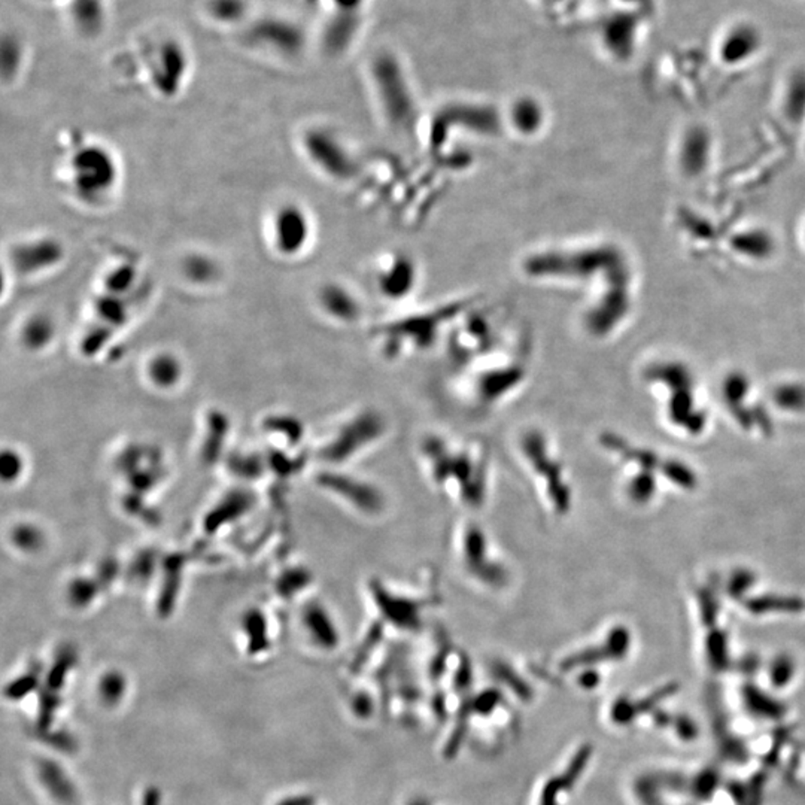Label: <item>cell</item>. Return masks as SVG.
<instances>
[{"instance_id": "cell-1", "label": "cell", "mask_w": 805, "mask_h": 805, "mask_svg": "<svg viewBox=\"0 0 805 805\" xmlns=\"http://www.w3.org/2000/svg\"><path fill=\"white\" fill-rule=\"evenodd\" d=\"M418 462L431 490L462 515L477 516L490 504L494 462L485 439L431 431L418 443Z\"/></svg>"}, {"instance_id": "cell-2", "label": "cell", "mask_w": 805, "mask_h": 805, "mask_svg": "<svg viewBox=\"0 0 805 805\" xmlns=\"http://www.w3.org/2000/svg\"><path fill=\"white\" fill-rule=\"evenodd\" d=\"M362 599L369 614L367 634L384 641L388 632L418 634L430 614L443 604V592L435 573H422L419 581H397L370 574L362 583Z\"/></svg>"}, {"instance_id": "cell-3", "label": "cell", "mask_w": 805, "mask_h": 805, "mask_svg": "<svg viewBox=\"0 0 805 805\" xmlns=\"http://www.w3.org/2000/svg\"><path fill=\"white\" fill-rule=\"evenodd\" d=\"M513 453L541 512L554 521L574 510L576 490L558 440L539 424H526L513 439Z\"/></svg>"}, {"instance_id": "cell-4", "label": "cell", "mask_w": 805, "mask_h": 805, "mask_svg": "<svg viewBox=\"0 0 805 805\" xmlns=\"http://www.w3.org/2000/svg\"><path fill=\"white\" fill-rule=\"evenodd\" d=\"M453 565L475 590L503 595L512 590L515 568L494 535L475 515H462L449 537Z\"/></svg>"}, {"instance_id": "cell-5", "label": "cell", "mask_w": 805, "mask_h": 805, "mask_svg": "<svg viewBox=\"0 0 805 805\" xmlns=\"http://www.w3.org/2000/svg\"><path fill=\"white\" fill-rule=\"evenodd\" d=\"M389 431L388 418L379 409H357L344 418L321 444L320 458L334 468L351 466L379 448Z\"/></svg>"}, {"instance_id": "cell-6", "label": "cell", "mask_w": 805, "mask_h": 805, "mask_svg": "<svg viewBox=\"0 0 805 805\" xmlns=\"http://www.w3.org/2000/svg\"><path fill=\"white\" fill-rule=\"evenodd\" d=\"M525 379L519 364L491 366L475 370L461 388V402L476 417L490 415L501 408Z\"/></svg>"}, {"instance_id": "cell-7", "label": "cell", "mask_w": 805, "mask_h": 805, "mask_svg": "<svg viewBox=\"0 0 805 805\" xmlns=\"http://www.w3.org/2000/svg\"><path fill=\"white\" fill-rule=\"evenodd\" d=\"M318 484L362 519L379 521L388 512V495L371 479L336 468L321 473Z\"/></svg>"}, {"instance_id": "cell-8", "label": "cell", "mask_w": 805, "mask_h": 805, "mask_svg": "<svg viewBox=\"0 0 805 805\" xmlns=\"http://www.w3.org/2000/svg\"><path fill=\"white\" fill-rule=\"evenodd\" d=\"M75 188L84 197L99 199L110 192L118 178L114 159L105 148L85 147L77 152L70 163Z\"/></svg>"}, {"instance_id": "cell-9", "label": "cell", "mask_w": 805, "mask_h": 805, "mask_svg": "<svg viewBox=\"0 0 805 805\" xmlns=\"http://www.w3.org/2000/svg\"><path fill=\"white\" fill-rule=\"evenodd\" d=\"M311 223L302 207L287 203L273 212L271 221L272 245L284 256H297L306 247Z\"/></svg>"}, {"instance_id": "cell-10", "label": "cell", "mask_w": 805, "mask_h": 805, "mask_svg": "<svg viewBox=\"0 0 805 805\" xmlns=\"http://www.w3.org/2000/svg\"><path fill=\"white\" fill-rule=\"evenodd\" d=\"M61 243L51 238H37L15 243L11 248V263L20 275L33 276L50 271L63 260Z\"/></svg>"}, {"instance_id": "cell-11", "label": "cell", "mask_w": 805, "mask_h": 805, "mask_svg": "<svg viewBox=\"0 0 805 805\" xmlns=\"http://www.w3.org/2000/svg\"><path fill=\"white\" fill-rule=\"evenodd\" d=\"M303 147L307 156L318 167L331 175V176H344L345 154L339 142L331 138L329 133L307 132L305 134Z\"/></svg>"}, {"instance_id": "cell-12", "label": "cell", "mask_w": 805, "mask_h": 805, "mask_svg": "<svg viewBox=\"0 0 805 805\" xmlns=\"http://www.w3.org/2000/svg\"><path fill=\"white\" fill-rule=\"evenodd\" d=\"M68 20L79 37H97L105 28L108 8L103 0H72Z\"/></svg>"}, {"instance_id": "cell-13", "label": "cell", "mask_w": 805, "mask_h": 805, "mask_svg": "<svg viewBox=\"0 0 805 805\" xmlns=\"http://www.w3.org/2000/svg\"><path fill=\"white\" fill-rule=\"evenodd\" d=\"M303 622L312 640L316 645L329 650L337 647L340 641L339 630L333 614L324 604L312 601L303 610Z\"/></svg>"}, {"instance_id": "cell-14", "label": "cell", "mask_w": 805, "mask_h": 805, "mask_svg": "<svg viewBox=\"0 0 805 805\" xmlns=\"http://www.w3.org/2000/svg\"><path fill=\"white\" fill-rule=\"evenodd\" d=\"M203 10L214 23L234 26L245 20L249 6L247 0H205Z\"/></svg>"}, {"instance_id": "cell-15", "label": "cell", "mask_w": 805, "mask_h": 805, "mask_svg": "<svg viewBox=\"0 0 805 805\" xmlns=\"http://www.w3.org/2000/svg\"><path fill=\"white\" fill-rule=\"evenodd\" d=\"M54 321L44 313L30 316L21 327V340L28 349L45 348L54 339Z\"/></svg>"}, {"instance_id": "cell-16", "label": "cell", "mask_w": 805, "mask_h": 805, "mask_svg": "<svg viewBox=\"0 0 805 805\" xmlns=\"http://www.w3.org/2000/svg\"><path fill=\"white\" fill-rule=\"evenodd\" d=\"M183 273L192 284L205 287L215 282L220 275V267L212 256L194 252L183 261Z\"/></svg>"}, {"instance_id": "cell-17", "label": "cell", "mask_w": 805, "mask_h": 805, "mask_svg": "<svg viewBox=\"0 0 805 805\" xmlns=\"http://www.w3.org/2000/svg\"><path fill=\"white\" fill-rule=\"evenodd\" d=\"M148 375L159 386H172L181 378V362L172 354H159L150 362Z\"/></svg>"}, {"instance_id": "cell-18", "label": "cell", "mask_w": 805, "mask_h": 805, "mask_svg": "<svg viewBox=\"0 0 805 805\" xmlns=\"http://www.w3.org/2000/svg\"><path fill=\"white\" fill-rule=\"evenodd\" d=\"M321 306L329 312V315L337 316V318H348L351 313V302L345 291L339 287H325L320 296Z\"/></svg>"}, {"instance_id": "cell-19", "label": "cell", "mask_w": 805, "mask_h": 805, "mask_svg": "<svg viewBox=\"0 0 805 805\" xmlns=\"http://www.w3.org/2000/svg\"><path fill=\"white\" fill-rule=\"evenodd\" d=\"M683 150V163L689 170H698L704 166L707 160L709 145L707 139L703 134H692L685 142Z\"/></svg>"}, {"instance_id": "cell-20", "label": "cell", "mask_w": 805, "mask_h": 805, "mask_svg": "<svg viewBox=\"0 0 805 805\" xmlns=\"http://www.w3.org/2000/svg\"><path fill=\"white\" fill-rule=\"evenodd\" d=\"M42 778L45 780L46 786L50 787L53 793L61 798V800H68V798L72 796L69 783L63 777V774L60 773V769L55 765L50 764V762L44 764V767H42Z\"/></svg>"}, {"instance_id": "cell-21", "label": "cell", "mask_w": 805, "mask_h": 805, "mask_svg": "<svg viewBox=\"0 0 805 805\" xmlns=\"http://www.w3.org/2000/svg\"><path fill=\"white\" fill-rule=\"evenodd\" d=\"M124 689H126V682L121 674L110 673L102 680L101 694L108 704L118 703L123 696Z\"/></svg>"}, {"instance_id": "cell-22", "label": "cell", "mask_w": 805, "mask_h": 805, "mask_svg": "<svg viewBox=\"0 0 805 805\" xmlns=\"http://www.w3.org/2000/svg\"><path fill=\"white\" fill-rule=\"evenodd\" d=\"M777 397L778 402H783L787 408L801 406L805 402V389L801 386H786L778 391Z\"/></svg>"}, {"instance_id": "cell-23", "label": "cell", "mask_w": 805, "mask_h": 805, "mask_svg": "<svg viewBox=\"0 0 805 805\" xmlns=\"http://www.w3.org/2000/svg\"><path fill=\"white\" fill-rule=\"evenodd\" d=\"M35 679L33 678H23L17 680L14 685H11L8 687V691H6V695L10 696L11 700H20L21 696L28 695V692L32 691L33 687H35Z\"/></svg>"}, {"instance_id": "cell-24", "label": "cell", "mask_w": 805, "mask_h": 805, "mask_svg": "<svg viewBox=\"0 0 805 805\" xmlns=\"http://www.w3.org/2000/svg\"><path fill=\"white\" fill-rule=\"evenodd\" d=\"M143 805H160V792L159 789H150L143 798Z\"/></svg>"}, {"instance_id": "cell-25", "label": "cell", "mask_w": 805, "mask_h": 805, "mask_svg": "<svg viewBox=\"0 0 805 805\" xmlns=\"http://www.w3.org/2000/svg\"><path fill=\"white\" fill-rule=\"evenodd\" d=\"M313 804V800L312 798H307V796H298V798H289V800H285L281 802L280 805H312Z\"/></svg>"}]
</instances>
